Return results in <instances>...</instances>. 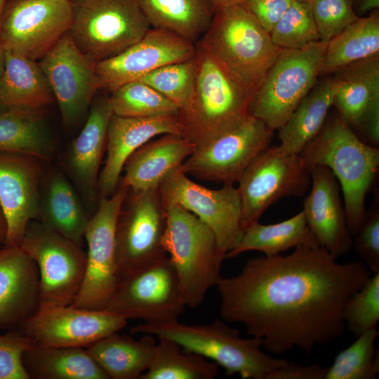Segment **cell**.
Listing matches in <instances>:
<instances>
[{"mask_svg":"<svg viewBox=\"0 0 379 379\" xmlns=\"http://www.w3.org/2000/svg\"><path fill=\"white\" fill-rule=\"evenodd\" d=\"M372 274L362 261L338 263L320 246L251 258L239 274L218 281L220 316L272 354L294 347L309 354L343 335L344 308Z\"/></svg>","mask_w":379,"mask_h":379,"instance_id":"cell-1","label":"cell"},{"mask_svg":"<svg viewBox=\"0 0 379 379\" xmlns=\"http://www.w3.org/2000/svg\"><path fill=\"white\" fill-rule=\"evenodd\" d=\"M196 77L190 98L179 110L182 135L196 148L228 133L251 114L255 89L196 44Z\"/></svg>","mask_w":379,"mask_h":379,"instance_id":"cell-2","label":"cell"},{"mask_svg":"<svg viewBox=\"0 0 379 379\" xmlns=\"http://www.w3.org/2000/svg\"><path fill=\"white\" fill-rule=\"evenodd\" d=\"M298 154L310 171L315 166H324L338 179L347 226L353 237L363 224L366 197L378 173V147L365 142L337 114L326 120Z\"/></svg>","mask_w":379,"mask_h":379,"instance_id":"cell-3","label":"cell"},{"mask_svg":"<svg viewBox=\"0 0 379 379\" xmlns=\"http://www.w3.org/2000/svg\"><path fill=\"white\" fill-rule=\"evenodd\" d=\"M130 331L172 340L185 351L216 363L227 375L239 374L244 379H267L272 371L287 361L265 354L260 338H241L239 331L223 319L204 325H188L178 320L161 324L140 323Z\"/></svg>","mask_w":379,"mask_h":379,"instance_id":"cell-4","label":"cell"},{"mask_svg":"<svg viewBox=\"0 0 379 379\" xmlns=\"http://www.w3.org/2000/svg\"><path fill=\"white\" fill-rule=\"evenodd\" d=\"M196 44L255 90L281 51L242 2L215 8Z\"/></svg>","mask_w":379,"mask_h":379,"instance_id":"cell-5","label":"cell"},{"mask_svg":"<svg viewBox=\"0 0 379 379\" xmlns=\"http://www.w3.org/2000/svg\"><path fill=\"white\" fill-rule=\"evenodd\" d=\"M166 208L163 246L178 274L187 307L196 308L221 277L226 252L213 232L195 215L176 204Z\"/></svg>","mask_w":379,"mask_h":379,"instance_id":"cell-6","label":"cell"},{"mask_svg":"<svg viewBox=\"0 0 379 379\" xmlns=\"http://www.w3.org/2000/svg\"><path fill=\"white\" fill-rule=\"evenodd\" d=\"M69 34L95 64L121 53L151 29L135 0H72Z\"/></svg>","mask_w":379,"mask_h":379,"instance_id":"cell-7","label":"cell"},{"mask_svg":"<svg viewBox=\"0 0 379 379\" xmlns=\"http://www.w3.org/2000/svg\"><path fill=\"white\" fill-rule=\"evenodd\" d=\"M327 43L281 50L256 91L251 114L273 131L282 127L317 83Z\"/></svg>","mask_w":379,"mask_h":379,"instance_id":"cell-8","label":"cell"},{"mask_svg":"<svg viewBox=\"0 0 379 379\" xmlns=\"http://www.w3.org/2000/svg\"><path fill=\"white\" fill-rule=\"evenodd\" d=\"M187 307L168 256L121 277L106 310L126 319L161 324L177 321Z\"/></svg>","mask_w":379,"mask_h":379,"instance_id":"cell-9","label":"cell"},{"mask_svg":"<svg viewBox=\"0 0 379 379\" xmlns=\"http://www.w3.org/2000/svg\"><path fill=\"white\" fill-rule=\"evenodd\" d=\"M237 182L244 232L279 199L302 197L311 185L310 170L299 154H288L279 145L270 146L251 163Z\"/></svg>","mask_w":379,"mask_h":379,"instance_id":"cell-10","label":"cell"},{"mask_svg":"<svg viewBox=\"0 0 379 379\" xmlns=\"http://www.w3.org/2000/svg\"><path fill=\"white\" fill-rule=\"evenodd\" d=\"M20 247L38 267L40 306L72 305L86 272V253L81 246L34 220L29 222Z\"/></svg>","mask_w":379,"mask_h":379,"instance_id":"cell-11","label":"cell"},{"mask_svg":"<svg viewBox=\"0 0 379 379\" xmlns=\"http://www.w3.org/2000/svg\"><path fill=\"white\" fill-rule=\"evenodd\" d=\"M166 224V208L159 187L128 190L115 227L119 279L166 255L163 246Z\"/></svg>","mask_w":379,"mask_h":379,"instance_id":"cell-12","label":"cell"},{"mask_svg":"<svg viewBox=\"0 0 379 379\" xmlns=\"http://www.w3.org/2000/svg\"><path fill=\"white\" fill-rule=\"evenodd\" d=\"M118 185L109 197L100 196L91 216L84 239L88 244L86 272L72 306L86 310H106L119 282L115 255V227L128 192Z\"/></svg>","mask_w":379,"mask_h":379,"instance_id":"cell-13","label":"cell"},{"mask_svg":"<svg viewBox=\"0 0 379 379\" xmlns=\"http://www.w3.org/2000/svg\"><path fill=\"white\" fill-rule=\"evenodd\" d=\"M273 130L250 114L228 133L197 147L181 164L189 177L234 185L251 163L270 146Z\"/></svg>","mask_w":379,"mask_h":379,"instance_id":"cell-14","label":"cell"},{"mask_svg":"<svg viewBox=\"0 0 379 379\" xmlns=\"http://www.w3.org/2000/svg\"><path fill=\"white\" fill-rule=\"evenodd\" d=\"M72 0H6L0 37L6 50L39 61L68 32Z\"/></svg>","mask_w":379,"mask_h":379,"instance_id":"cell-15","label":"cell"},{"mask_svg":"<svg viewBox=\"0 0 379 379\" xmlns=\"http://www.w3.org/2000/svg\"><path fill=\"white\" fill-rule=\"evenodd\" d=\"M159 190L165 207L176 204L195 215L213 232L226 253L239 241L243 233L241 202L234 185L209 189L194 182L180 166L166 175Z\"/></svg>","mask_w":379,"mask_h":379,"instance_id":"cell-16","label":"cell"},{"mask_svg":"<svg viewBox=\"0 0 379 379\" xmlns=\"http://www.w3.org/2000/svg\"><path fill=\"white\" fill-rule=\"evenodd\" d=\"M128 319L107 310L40 306L18 328L36 347H88L123 329Z\"/></svg>","mask_w":379,"mask_h":379,"instance_id":"cell-17","label":"cell"},{"mask_svg":"<svg viewBox=\"0 0 379 379\" xmlns=\"http://www.w3.org/2000/svg\"><path fill=\"white\" fill-rule=\"evenodd\" d=\"M56 99L63 122L78 123L100 89L95 64L74 44L69 32L38 61Z\"/></svg>","mask_w":379,"mask_h":379,"instance_id":"cell-18","label":"cell"},{"mask_svg":"<svg viewBox=\"0 0 379 379\" xmlns=\"http://www.w3.org/2000/svg\"><path fill=\"white\" fill-rule=\"evenodd\" d=\"M195 53L196 44L171 32L152 28L121 53L95 63V70L100 88L112 92L160 67L189 60Z\"/></svg>","mask_w":379,"mask_h":379,"instance_id":"cell-19","label":"cell"},{"mask_svg":"<svg viewBox=\"0 0 379 379\" xmlns=\"http://www.w3.org/2000/svg\"><path fill=\"white\" fill-rule=\"evenodd\" d=\"M44 161L0 152V205L7 223L4 246H20L29 222L39 218Z\"/></svg>","mask_w":379,"mask_h":379,"instance_id":"cell-20","label":"cell"},{"mask_svg":"<svg viewBox=\"0 0 379 379\" xmlns=\"http://www.w3.org/2000/svg\"><path fill=\"white\" fill-rule=\"evenodd\" d=\"M310 175L311 190L304 199L302 212L320 246L337 260L352 249L353 238L347 226L340 186L326 166H314Z\"/></svg>","mask_w":379,"mask_h":379,"instance_id":"cell-21","label":"cell"},{"mask_svg":"<svg viewBox=\"0 0 379 379\" xmlns=\"http://www.w3.org/2000/svg\"><path fill=\"white\" fill-rule=\"evenodd\" d=\"M164 134L182 135L178 115L128 117L112 114L107 132V158L98 178L100 196L114 193L126 161L138 148Z\"/></svg>","mask_w":379,"mask_h":379,"instance_id":"cell-22","label":"cell"},{"mask_svg":"<svg viewBox=\"0 0 379 379\" xmlns=\"http://www.w3.org/2000/svg\"><path fill=\"white\" fill-rule=\"evenodd\" d=\"M40 307L39 274L20 247L0 249V331L18 328Z\"/></svg>","mask_w":379,"mask_h":379,"instance_id":"cell-23","label":"cell"},{"mask_svg":"<svg viewBox=\"0 0 379 379\" xmlns=\"http://www.w3.org/2000/svg\"><path fill=\"white\" fill-rule=\"evenodd\" d=\"M340 85L333 105L351 127L379 135V55L353 63L335 74Z\"/></svg>","mask_w":379,"mask_h":379,"instance_id":"cell-24","label":"cell"},{"mask_svg":"<svg viewBox=\"0 0 379 379\" xmlns=\"http://www.w3.org/2000/svg\"><path fill=\"white\" fill-rule=\"evenodd\" d=\"M113 112L109 96L93 100L86 122L65 156V166L85 201L95 206L99 169L106 149L107 132Z\"/></svg>","mask_w":379,"mask_h":379,"instance_id":"cell-25","label":"cell"},{"mask_svg":"<svg viewBox=\"0 0 379 379\" xmlns=\"http://www.w3.org/2000/svg\"><path fill=\"white\" fill-rule=\"evenodd\" d=\"M196 145L180 134H164L138 148L124 166L119 185L133 192L159 187L166 175L195 150Z\"/></svg>","mask_w":379,"mask_h":379,"instance_id":"cell-26","label":"cell"},{"mask_svg":"<svg viewBox=\"0 0 379 379\" xmlns=\"http://www.w3.org/2000/svg\"><path fill=\"white\" fill-rule=\"evenodd\" d=\"M91 216L62 173L53 170L44 174L40 187L39 222L81 246Z\"/></svg>","mask_w":379,"mask_h":379,"instance_id":"cell-27","label":"cell"},{"mask_svg":"<svg viewBox=\"0 0 379 379\" xmlns=\"http://www.w3.org/2000/svg\"><path fill=\"white\" fill-rule=\"evenodd\" d=\"M43 109L0 105V152L51 159L54 141Z\"/></svg>","mask_w":379,"mask_h":379,"instance_id":"cell-28","label":"cell"},{"mask_svg":"<svg viewBox=\"0 0 379 379\" xmlns=\"http://www.w3.org/2000/svg\"><path fill=\"white\" fill-rule=\"evenodd\" d=\"M340 85L335 74L327 75L301 100L284 125L279 129V145L285 152L298 154L320 131Z\"/></svg>","mask_w":379,"mask_h":379,"instance_id":"cell-29","label":"cell"},{"mask_svg":"<svg viewBox=\"0 0 379 379\" xmlns=\"http://www.w3.org/2000/svg\"><path fill=\"white\" fill-rule=\"evenodd\" d=\"M157 344L152 335L135 340L115 333L86 349L109 379H140L153 361Z\"/></svg>","mask_w":379,"mask_h":379,"instance_id":"cell-30","label":"cell"},{"mask_svg":"<svg viewBox=\"0 0 379 379\" xmlns=\"http://www.w3.org/2000/svg\"><path fill=\"white\" fill-rule=\"evenodd\" d=\"M22 362L29 379H109L85 347L33 346Z\"/></svg>","mask_w":379,"mask_h":379,"instance_id":"cell-31","label":"cell"},{"mask_svg":"<svg viewBox=\"0 0 379 379\" xmlns=\"http://www.w3.org/2000/svg\"><path fill=\"white\" fill-rule=\"evenodd\" d=\"M150 27L196 44L208 29L215 9L211 0H135Z\"/></svg>","mask_w":379,"mask_h":379,"instance_id":"cell-32","label":"cell"},{"mask_svg":"<svg viewBox=\"0 0 379 379\" xmlns=\"http://www.w3.org/2000/svg\"><path fill=\"white\" fill-rule=\"evenodd\" d=\"M300 246H320L302 211L278 223L262 225L257 222L250 225L243 232L235 246L226 253L225 258H234L249 251H258L270 257Z\"/></svg>","mask_w":379,"mask_h":379,"instance_id":"cell-33","label":"cell"},{"mask_svg":"<svg viewBox=\"0 0 379 379\" xmlns=\"http://www.w3.org/2000/svg\"><path fill=\"white\" fill-rule=\"evenodd\" d=\"M53 98L38 62L6 49L5 67L0 78V105L44 107Z\"/></svg>","mask_w":379,"mask_h":379,"instance_id":"cell-34","label":"cell"},{"mask_svg":"<svg viewBox=\"0 0 379 379\" xmlns=\"http://www.w3.org/2000/svg\"><path fill=\"white\" fill-rule=\"evenodd\" d=\"M379 55V11L359 18L328 41L320 76Z\"/></svg>","mask_w":379,"mask_h":379,"instance_id":"cell-35","label":"cell"},{"mask_svg":"<svg viewBox=\"0 0 379 379\" xmlns=\"http://www.w3.org/2000/svg\"><path fill=\"white\" fill-rule=\"evenodd\" d=\"M157 338L153 361L140 379H213L218 375L216 363L185 351L172 340Z\"/></svg>","mask_w":379,"mask_h":379,"instance_id":"cell-36","label":"cell"},{"mask_svg":"<svg viewBox=\"0 0 379 379\" xmlns=\"http://www.w3.org/2000/svg\"><path fill=\"white\" fill-rule=\"evenodd\" d=\"M114 114L128 117L178 115L179 108L140 80L125 84L110 92Z\"/></svg>","mask_w":379,"mask_h":379,"instance_id":"cell-37","label":"cell"},{"mask_svg":"<svg viewBox=\"0 0 379 379\" xmlns=\"http://www.w3.org/2000/svg\"><path fill=\"white\" fill-rule=\"evenodd\" d=\"M378 335L373 328L356 338L336 355L324 379H375L379 373V354L375 348Z\"/></svg>","mask_w":379,"mask_h":379,"instance_id":"cell-38","label":"cell"},{"mask_svg":"<svg viewBox=\"0 0 379 379\" xmlns=\"http://www.w3.org/2000/svg\"><path fill=\"white\" fill-rule=\"evenodd\" d=\"M280 49H300L321 41L309 1L293 0L270 33Z\"/></svg>","mask_w":379,"mask_h":379,"instance_id":"cell-39","label":"cell"},{"mask_svg":"<svg viewBox=\"0 0 379 379\" xmlns=\"http://www.w3.org/2000/svg\"><path fill=\"white\" fill-rule=\"evenodd\" d=\"M195 77L194 55L189 60L160 67L139 80L174 103L180 110L185 107L190 98Z\"/></svg>","mask_w":379,"mask_h":379,"instance_id":"cell-40","label":"cell"},{"mask_svg":"<svg viewBox=\"0 0 379 379\" xmlns=\"http://www.w3.org/2000/svg\"><path fill=\"white\" fill-rule=\"evenodd\" d=\"M345 328L355 338L376 328L379 321V272L372 274L350 298L343 310Z\"/></svg>","mask_w":379,"mask_h":379,"instance_id":"cell-41","label":"cell"},{"mask_svg":"<svg viewBox=\"0 0 379 379\" xmlns=\"http://www.w3.org/2000/svg\"><path fill=\"white\" fill-rule=\"evenodd\" d=\"M321 41H328L356 21L350 0H310Z\"/></svg>","mask_w":379,"mask_h":379,"instance_id":"cell-42","label":"cell"},{"mask_svg":"<svg viewBox=\"0 0 379 379\" xmlns=\"http://www.w3.org/2000/svg\"><path fill=\"white\" fill-rule=\"evenodd\" d=\"M352 238V248L361 261L374 274L379 272V197L375 199L361 227Z\"/></svg>","mask_w":379,"mask_h":379,"instance_id":"cell-43","label":"cell"},{"mask_svg":"<svg viewBox=\"0 0 379 379\" xmlns=\"http://www.w3.org/2000/svg\"><path fill=\"white\" fill-rule=\"evenodd\" d=\"M19 329L0 331V379H29L22 362L23 352L33 347Z\"/></svg>","mask_w":379,"mask_h":379,"instance_id":"cell-44","label":"cell"},{"mask_svg":"<svg viewBox=\"0 0 379 379\" xmlns=\"http://www.w3.org/2000/svg\"><path fill=\"white\" fill-rule=\"evenodd\" d=\"M293 0H244L242 3L269 32L288 9Z\"/></svg>","mask_w":379,"mask_h":379,"instance_id":"cell-45","label":"cell"},{"mask_svg":"<svg viewBox=\"0 0 379 379\" xmlns=\"http://www.w3.org/2000/svg\"><path fill=\"white\" fill-rule=\"evenodd\" d=\"M327 369L318 364L301 365L287 361L272 371L267 379H324Z\"/></svg>","mask_w":379,"mask_h":379,"instance_id":"cell-46","label":"cell"},{"mask_svg":"<svg viewBox=\"0 0 379 379\" xmlns=\"http://www.w3.org/2000/svg\"><path fill=\"white\" fill-rule=\"evenodd\" d=\"M352 8L358 18H364L378 11L379 0H350Z\"/></svg>","mask_w":379,"mask_h":379,"instance_id":"cell-47","label":"cell"},{"mask_svg":"<svg viewBox=\"0 0 379 379\" xmlns=\"http://www.w3.org/2000/svg\"><path fill=\"white\" fill-rule=\"evenodd\" d=\"M7 235L6 220L0 205V244H4Z\"/></svg>","mask_w":379,"mask_h":379,"instance_id":"cell-48","label":"cell"},{"mask_svg":"<svg viewBox=\"0 0 379 379\" xmlns=\"http://www.w3.org/2000/svg\"><path fill=\"white\" fill-rule=\"evenodd\" d=\"M6 62V48L0 37V78L4 72Z\"/></svg>","mask_w":379,"mask_h":379,"instance_id":"cell-49","label":"cell"},{"mask_svg":"<svg viewBox=\"0 0 379 379\" xmlns=\"http://www.w3.org/2000/svg\"><path fill=\"white\" fill-rule=\"evenodd\" d=\"M244 0H211L214 9L218 6L232 4V3H237V2H242Z\"/></svg>","mask_w":379,"mask_h":379,"instance_id":"cell-50","label":"cell"},{"mask_svg":"<svg viewBox=\"0 0 379 379\" xmlns=\"http://www.w3.org/2000/svg\"><path fill=\"white\" fill-rule=\"evenodd\" d=\"M6 1V0H0V17H1V11H2L3 7L4 6Z\"/></svg>","mask_w":379,"mask_h":379,"instance_id":"cell-51","label":"cell"},{"mask_svg":"<svg viewBox=\"0 0 379 379\" xmlns=\"http://www.w3.org/2000/svg\"><path fill=\"white\" fill-rule=\"evenodd\" d=\"M295 1H309L310 0H295Z\"/></svg>","mask_w":379,"mask_h":379,"instance_id":"cell-52","label":"cell"},{"mask_svg":"<svg viewBox=\"0 0 379 379\" xmlns=\"http://www.w3.org/2000/svg\"><path fill=\"white\" fill-rule=\"evenodd\" d=\"M1 248V244H0V249Z\"/></svg>","mask_w":379,"mask_h":379,"instance_id":"cell-53","label":"cell"}]
</instances>
